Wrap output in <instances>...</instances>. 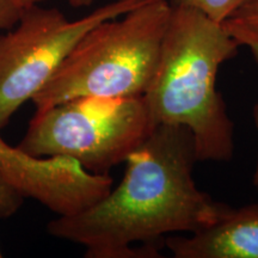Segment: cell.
I'll list each match as a JSON object with an SVG mask.
<instances>
[{
  "instance_id": "cell-1",
  "label": "cell",
  "mask_w": 258,
  "mask_h": 258,
  "mask_svg": "<svg viewBox=\"0 0 258 258\" xmlns=\"http://www.w3.org/2000/svg\"><path fill=\"white\" fill-rule=\"evenodd\" d=\"M196 161L188 128L158 124L127 157L120 184L91 207L51 220L47 230L85 246L89 258L159 257L165 235L192 233L230 208L198 188Z\"/></svg>"
},
{
  "instance_id": "cell-2",
  "label": "cell",
  "mask_w": 258,
  "mask_h": 258,
  "mask_svg": "<svg viewBox=\"0 0 258 258\" xmlns=\"http://www.w3.org/2000/svg\"><path fill=\"white\" fill-rule=\"evenodd\" d=\"M240 44L202 12L172 6L159 60L144 99L154 124L185 127L198 161H228L234 125L227 115L217 74Z\"/></svg>"
},
{
  "instance_id": "cell-3",
  "label": "cell",
  "mask_w": 258,
  "mask_h": 258,
  "mask_svg": "<svg viewBox=\"0 0 258 258\" xmlns=\"http://www.w3.org/2000/svg\"><path fill=\"white\" fill-rule=\"evenodd\" d=\"M172 5L146 0L80 38L32 98L36 111L83 96H144L152 82Z\"/></svg>"
},
{
  "instance_id": "cell-4",
  "label": "cell",
  "mask_w": 258,
  "mask_h": 258,
  "mask_svg": "<svg viewBox=\"0 0 258 258\" xmlns=\"http://www.w3.org/2000/svg\"><path fill=\"white\" fill-rule=\"evenodd\" d=\"M156 127L144 96H83L35 112L18 147L36 158L76 160L109 175Z\"/></svg>"
},
{
  "instance_id": "cell-5",
  "label": "cell",
  "mask_w": 258,
  "mask_h": 258,
  "mask_svg": "<svg viewBox=\"0 0 258 258\" xmlns=\"http://www.w3.org/2000/svg\"><path fill=\"white\" fill-rule=\"evenodd\" d=\"M146 0H115L70 21L59 9L31 5L18 23L0 32V131L49 82L86 32Z\"/></svg>"
},
{
  "instance_id": "cell-6",
  "label": "cell",
  "mask_w": 258,
  "mask_h": 258,
  "mask_svg": "<svg viewBox=\"0 0 258 258\" xmlns=\"http://www.w3.org/2000/svg\"><path fill=\"white\" fill-rule=\"evenodd\" d=\"M0 169L25 198L36 200L57 217L91 207L112 188L109 175L86 171L69 158H36L0 137Z\"/></svg>"
},
{
  "instance_id": "cell-7",
  "label": "cell",
  "mask_w": 258,
  "mask_h": 258,
  "mask_svg": "<svg viewBox=\"0 0 258 258\" xmlns=\"http://www.w3.org/2000/svg\"><path fill=\"white\" fill-rule=\"evenodd\" d=\"M164 245L176 258H258V203L230 207L217 221Z\"/></svg>"
},
{
  "instance_id": "cell-8",
  "label": "cell",
  "mask_w": 258,
  "mask_h": 258,
  "mask_svg": "<svg viewBox=\"0 0 258 258\" xmlns=\"http://www.w3.org/2000/svg\"><path fill=\"white\" fill-rule=\"evenodd\" d=\"M221 25L240 46H258V0H246Z\"/></svg>"
},
{
  "instance_id": "cell-9",
  "label": "cell",
  "mask_w": 258,
  "mask_h": 258,
  "mask_svg": "<svg viewBox=\"0 0 258 258\" xmlns=\"http://www.w3.org/2000/svg\"><path fill=\"white\" fill-rule=\"evenodd\" d=\"M172 6H185L202 12L209 19L221 24L246 0H169Z\"/></svg>"
},
{
  "instance_id": "cell-10",
  "label": "cell",
  "mask_w": 258,
  "mask_h": 258,
  "mask_svg": "<svg viewBox=\"0 0 258 258\" xmlns=\"http://www.w3.org/2000/svg\"><path fill=\"white\" fill-rule=\"evenodd\" d=\"M25 195L0 169V219L12 217L22 207ZM0 257H3L0 250Z\"/></svg>"
},
{
  "instance_id": "cell-11",
  "label": "cell",
  "mask_w": 258,
  "mask_h": 258,
  "mask_svg": "<svg viewBox=\"0 0 258 258\" xmlns=\"http://www.w3.org/2000/svg\"><path fill=\"white\" fill-rule=\"evenodd\" d=\"M23 8L19 0H0V32L12 29L23 15Z\"/></svg>"
},
{
  "instance_id": "cell-12",
  "label": "cell",
  "mask_w": 258,
  "mask_h": 258,
  "mask_svg": "<svg viewBox=\"0 0 258 258\" xmlns=\"http://www.w3.org/2000/svg\"><path fill=\"white\" fill-rule=\"evenodd\" d=\"M249 48H250L251 53H252L254 60H256L257 63H258V46H250ZM253 117H254V123H256V127H257V131H258V102H257V104L254 105ZM253 186L258 192V156H257L256 170H254V173H253Z\"/></svg>"
},
{
  "instance_id": "cell-13",
  "label": "cell",
  "mask_w": 258,
  "mask_h": 258,
  "mask_svg": "<svg viewBox=\"0 0 258 258\" xmlns=\"http://www.w3.org/2000/svg\"><path fill=\"white\" fill-rule=\"evenodd\" d=\"M23 8H29L31 5L40 4V3L44 2V0H19ZM71 5L74 6V8H83V6H89L91 5L95 0H67Z\"/></svg>"
}]
</instances>
